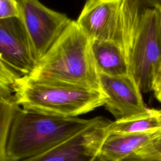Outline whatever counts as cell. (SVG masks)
Returning a JSON list of instances; mask_svg holds the SVG:
<instances>
[{
    "instance_id": "cell-14",
    "label": "cell",
    "mask_w": 161,
    "mask_h": 161,
    "mask_svg": "<svg viewBox=\"0 0 161 161\" xmlns=\"http://www.w3.org/2000/svg\"><path fill=\"white\" fill-rule=\"evenodd\" d=\"M12 18L22 19L21 10L18 1L17 0H0V19Z\"/></svg>"
},
{
    "instance_id": "cell-11",
    "label": "cell",
    "mask_w": 161,
    "mask_h": 161,
    "mask_svg": "<svg viewBox=\"0 0 161 161\" xmlns=\"http://www.w3.org/2000/svg\"><path fill=\"white\" fill-rule=\"evenodd\" d=\"M91 48L99 74L118 76L130 74L127 55L119 45L109 40H91Z\"/></svg>"
},
{
    "instance_id": "cell-2",
    "label": "cell",
    "mask_w": 161,
    "mask_h": 161,
    "mask_svg": "<svg viewBox=\"0 0 161 161\" xmlns=\"http://www.w3.org/2000/svg\"><path fill=\"white\" fill-rule=\"evenodd\" d=\"M95 119L54 116L20 107L10 128L6 161H21L39 155L82 131Z\"/></svg>"
},
{
    "instance_id": "cell-7",
    "label": "cell",
    "mask_w": 161,
    "mask_h": 161,
    "mask_svg": "<svg viewBox=\"0 0 161 161\" xmlns=\"http://www.w3.org/2000/svg\"><path fill=\"white\" fill-rule=\"evenodd\" d=\"M22 19L38 61L57 40L71 21L38 0H23L19 4Z\"/></svg>"
},
{
    "instance_id": "cell-10",
    "label": "cell",
    "mask_w": 161,
    "mask_h": 161,
    "mask_svg": "<svg viewBox=\"0 0 161 161\" xmlns=\"http://www.w3.org/2000/svg\"><path fill=\"white\" fill-rule=\"evenodd\" d=\"M160 131L142 133H111L104 141L98 158L120 161L147 144Z\"/></svg>"
},
{
    "instance_id": "cell-3",
    "label": "cell",
    "mask_w": 161,
    "mask_h": 161,
    "mask_svg": "<svg viewBox=\"0 0 161 161\" xmlns=\"http://www.w3.org/2000/svg\"><path fill=\"white\" fill-rule=\"evenodd\" d=\"M17 103L23 109L62 117H77L104 106L106 96L101 90L55 82L18 78L13 85Z\"/></svg>"
},
{
    "instance_id": "cell-1",
    "label": "cell",
    "mask_w": 161,
    "mask_h": 161,
    "mask_svg": "<svg viewBox=\"0 0 161 161\" xmlns=\"http://www.w3.org/2000/svg\"><path fill=\"white\" fill-rule=\"evenodd\" d=\"M28 75L38 80L101 90L91 40L73 20Z\"/></svg>"
},
{
    "instance_id": "cell-13",
    "label": "cell",
    "mask_w": 161,
    "mask_h": 161,
    "mask_svg": "<svg viewBox=\"0 0 161 161\" xmlns=\"http://www.w3.org/2000/svg\"><path fill=\"white\" fill-rule=\"evenodd\" d=\"M20 107L14 92H0V161H6V147L10 128Z\"/></svg>"
},
{
    "instance_id": "cell-4",
    "label": "cell",
    "mask_w": 161,
    "mask_h": 161,
    "mask_svg": "<svg viewBox=\"0 0 161 161\" xmlns=\"http://www.w3.org/2000/svg\"><path fill=\"white\" fill-rule=\"evenodd\" d=\"M144 6L141 0H86L76 22L91 40L119 45L128 60Z\"/></svg>"
},
{
    "instance_id": "cell-5",
    "label": "cell",
    "mask_w": 161,
    "mask_h": 161,
    "mask_svg": "<svg viewBox=\"0 0 161 161\" xmlns=\"http://www.w3.org/2000/svg\"><path fill=\"white\" fill-rule=\"evenodd\" d=\"M130 74L142 92L152 91L161 65V30L156 8L145 5L134 34L128 55Z\"/></svg>"
},
{
    "instance_id": "cell-12",
    "label": "cell",
    "mask_w": 161,
    "mask_h": 161,
    "mask_svg": "<svg viewBox=\"0 0 161 161\" xmlns=\"http://www.w3.org/2000/svg\"><path fill=\"white\" fill-rule=\"evenodd\" d=\"M161 130V110L149 109L147 113L131 119L113 121L111 133H142Z\"/></svg>"
},
{
    "instance_id": "cell-19",
    "label": "cell",
    "mask_w": 161,
    "mask_h": 161,
    "mask_svg": "<svg viewBox=\"0 0 161 161\" xmlns=\"http://www.w3.org/2000/svg\"><path fill=\"white\" fill-rule=\"evenodd\" d=\"M17 1H18V3H19V4H21V3H22V1H23V0H17Z\"/></svg>"
},
{
    "instance_id": "cell-15",
    "label": "cell",
    "mask_w": 161,
    "mask_h": 161,
    "mask_svg": "<svg viewBox=\"0 0 161 161\" xmlns=\"http://www.w3.org/2000/svg\"><path fill=\"white\" fill-rule=\"evenodd\" d=\"M135 153L161 158V131Z\"/></svg>"
},
{
    "instance_id": "cell-16",
    "label": "cell",
    "mask_w": 161,
    "mask_h": 161,
    "mask_svg": "<svg viewBox=\"0 0 161 161\" xmlns=\"http://www.w3.org/2000/svg\"><path fill=\"white\" fill-rule=\"evenodd\" d=\"M152 91L153 92L156 99L161 103V65L155 76L153 84Z\"/></svg>"
},
{
    "instance_id": "cell-6",
    "label": "cell",
    "mask_w": 161,
    "mask_h": 161,
    "mask_svg": "<svg viewBox=\"0 0 161 161\" xmlns=\"http://www.w3.org/2000/svg\"><path fill=\"white\" fill-rule=\"evenodd\" d=\"M113 121L96 117L88 127L53 148L21 161H96Z\"/></svg>"
},
{
    "instance_id": "cell-18",
    "label": "cell",
    "mask_w": 161,
    "mask_h": 161,
    "mask_svg": "<svg viewBox=\"0 0 161 161\" xmlns=\"http://www.w3.org/2000/svg\"><path fill=\"white\" fill-rule=\"evenodd\" d=\"M158 10V12L159 13V17H160V30H161V5H157L155 6Z\"/></svg>"
},
{
    "instance_id": "cell-8",
    "label": "cell",
    "mask_w": 161,
    "mask_h": 161,
    "mask_svg": "<svg viewBox=\"0 0 161 161\" xmlns=\"http://www.w3.org/2000/svg\"><path fill=\"white\" fill-rule=\"evenodd\" d=\"M0 61L21 76L30 75L37 64L32 43L21 18L0 19Z\"/></svg>"
},
{
    "instance_id": "cell-17",
    "label": "cell",
    "mask_w": 161,
    "mask_h": 161,
    "mask_svg": "<svg viewBox=\"0 0 161 161\" xmlns=\"http://www.w3.org/2000/svg\"><path fill=\"white\" fill-rule=\"evenodd\" d=\"M147 6L155 8L157 5H161V0H141Z\"/></svg>"
},
{
    "instance_id": "cell-9",
    "label": "cell",
    "mask_w": 161,
    "mask_h": 161,
    "mask_svg": "<svg viewBox=\"0 0 161 161\" xmlns=\"http://www.w3.org/2000/svg\"><path fill=\"white\" fill-rule=\"evenodd\" d=\"M101 89L106 96L105 108L115 121L136 118L148 113L141 90L130 74L110 76L99 74Z\"/></svg>"
}]
</instances>
